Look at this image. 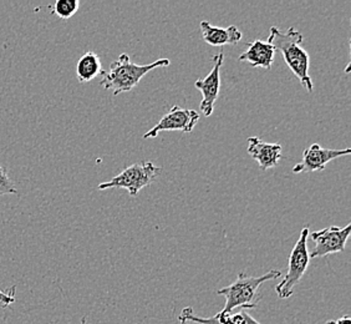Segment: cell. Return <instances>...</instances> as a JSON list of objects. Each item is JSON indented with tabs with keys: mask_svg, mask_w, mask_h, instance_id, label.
Masks as SVG:
<instances>
[{
	"mask_svg": "<svg viewBox=\"0 0 351 324\" xmlns=\"http://www.w3.org/2000/svg\"><path fill=\"white\" fill-rule=\"evenodd\" d=\"M304 36L295 27H289L285 33L277 27H270L268 43L283 55L284 60L291 73L297 76L308 93H313V81L309 75L311 56L302 47Z\"/></svg>",
	"mask_w": 351,
	"mask_h": 324,
	"instance_id": "6da1fadb",
	"label": "cell"
},
{
	"mask_svg": "<svg viewBox=\"0 0 351 324\" xmlns=\"http://www.w3.org/2000/svg\"><path fill=\"white\" fill-rule=\"evenodd\" d=\"M171 61L169 59H158L151 64L146 65H137L134 61L131 60L128 54H121L119 56L117 60L114 61L108 71L104 73V79H102L100 85L105 90L112 91V94H122V93H129L140 84L142 78L149 71L158 68H166L169 67Z\"/></svg>",
	"mask_w": 351,
	"mask_h": 324,
	"instance_id": "7a4b0ae2",
	"label": "cell"
},
{
	"mask_svg": "<svg viewBox=\"0 0 351 324\" xmlns=\"http://www.w3.org/2000/svg\"><path fill=\"white\" fill-rule=\"evenodd\" d=\"M279 277H283V275L278 270H269L261 277H250L247 276L245 272H241L233 284L222 290H217V294L226 297V304L221 313H232L237 308H241L243 311L257 308L262 299V284Z\"/></svg>",
	"mask_w": 351,
	"mask_h": 324,
	"instance_id": "3957f363",
	"label": "cell"
},
{
	"mask_svg": "<svg viewBox=\"0 0 351 324\" xmlns=\"http://www.w3.org/2000/svg\"><path fill=\"white\" fill-rule=\"evenodd\" d=\"M309 233H311L309 229L304 227L300 232L297 243L291 250L288 270L284 275L280 284H277L276 287L278 297L280 299H288L293 296L294 287L302 281V278L304 277L305 272L308 270V266L311 262L309 250H308Z\"/></svg>",
	"mask_w": 351,
	"mask_h": 324,
	"instance_id": "277c9868",
	"label": "cell"
},
{
	"mask_svg": "<svg viewBox=\"0 0 351 324\" xmlns=\"http://www.w3.org/2000/svg\"><path fill=\"white\" fill-rule=\"evenodd\" d=\"M162 172V169L151 161H143L131 165L122 170L119 175L112 177L106 183L97 186V189H125L129 191L130 196H137L142 189L154 183L156 177Z\"/></svg>",
	"mask_w": 351,
	"mask_h": 324,
	"instance_id": "5b68a950",
	"label": "cell"
},
{
	"mask_svg": "<svg viewBox=\"0 0 351 324\" xmlns=\"http://www.w3.org/2000/svg\"><path fill=\"white\" fill-rule=\"evenodd\" d=\"M351 224H346L345 227L330 226L324 230L314 231L309 233L311 240L315 243V247L309 252L311 259L314 258H323L329 255H335L344 252L348 238L350 236Z\"/></svg>",
	"mask_w": 351,
	"mask_h": 324,
	"instance_id": "8992f818",
	"label": "cell"
},
{
	"mask_svg": "<svg viewBox=\"0 0 351 324\" xmlns=\"http://www.w3.org/2000/svg\"><path fill=\"white\" fill-rule=\"evenodd\" d=\"M199 121V114L195 110L183 108L176 105L169 110L166 115L163 116L160 121L156 124L154 128L149 130L143 139H155L161 131H182V132H192Z\"/></svg>",
	"mask_w": 351,
	"mask_h": 324,
	"instance_id": "52a82bcc",
	"label": "cell"
},
{
	"mask_svg": "<svg viewBox=\"0 0 351 324\" xmlns=\"http://www.w3.org/2000/svg\"><path fill=\"white\" fill-rule=\"evenodd\" d=\"M213 68L210 70V74L204 79H198L195 82L197 90L202 94V102L199 104V108L203 115L210 117L215 111V104L218 100L219 91H221V70H222L224 54H219L213 56Z\"/></svg>",
	"mask_w": 351,
	"mask_h": 324,
	"instance_id": "ba28073f",
	"label": "cell"
},
{
	"mask_svg": "<svg viewBox=\"0 0 351 324\" xmlns=\"http://www.w3.org/2000/svg\"><path fill=\"white\" fill-rule=\"evenodd\" d=\"M350 154L351 149L349 148L344 150L324 149L319 143H313L311 148L304 150L302 161L297 163L291 171L294 174L323 171L329 162Z\"/></svg>",
	"mask_w": 351,
	"mask_h": 324,
	"instance_id": "9c48e42d",
	"label": "cell"
},
{
	"mask_svg": "<svg viewBox=\"0 0 351 324\" xmlns=\"http://www.w3.org/2000/svg\"><path fill=\"white\" fill-rule=\"evenodd\" d=\"M178 321L181 324H187L189 322L195 324H261L245 311L227 314L218 312L213 317L201 318L193 313L191 307L183 308Z\"/></svg>",
	"mask_w": 351,
	"mask_h": 324,
	"instance_id": "30bf717a",
	"label": "cell"
},
{
	"mask_svg": "<svg viewBox=\"0 0 351 324\" xmlns=\"http://www.w3.org/2000/svg\"><path fill=\"white\" fill-rule=\"evenodd\" d=\"M282 150L283 148L279 143H268L264 142L259 137H250L248 139V154L258 162L259 167L263 171L273 169L278 165L282 159Z\"/></svg>",
	"mask_w": 351,
	"mask_h": 324,
	"instance_id": "8fae6325",
	"label": "cell"
},
{
	"mask_svg": "<svg viewBox=\"0 0 351 324\" xmlns=\"http://www.w3.org/2000/svg\"><path fill=\"white\" fill-rule=\"evenodd\" d=\"M203 40L212 47H224V45H236L243 38V33L236 27H216L210 21H202L199 24Z\"/></svg>",
	"mask_w": 351,
	"mask_h": 324,
	"instance_id": "7c38bea8",
	"label": "cell"
},
{
	"mask_svg": "<svg viewBox=\"0 0 351 324\" xmlns=\"http://www.w3.org/2000/svg\"><path fill=\"white\" fill-rule=\"evenodd\" d=\"M276 49L268 41L259 39L247 44V50L239 55L238 60L250 62L253 68H263L270 70L276 58Z\"/></svg>",
	"mask_w": 351,
	"mask_h": 324,
	"instance_id": "4fadbf2b",
	"label": "cell"
},
{
	"mask_svg": "<svg viewBox=\"0 0 351 324\" xmlns=\"http://www.w3.org/2000/svg\"><path fill=\"white\" fill-rule=\"evenodd\" d=\"M104 73H105V70L102 68L101 59L94 51L85 53L77 61L76 75H77V80L82 84L90 82Z\"/></svg>",
	"mask_w": 351,
	"mask_h": 324,
	"instance_id": "5bb4252c",
	"label": "cell"
},
{
	"mask_svg": "<svg viewBox=\"0 0 351 324\" xmlns=\"http://www.w3.org/2000/svg\"><path fill=\"white\" fill-rule=\"evenodd\" d=\"M51 12L58 18L62 21H69L73 18L75 14L77 13L80 8V1L79 0H56L53 5H47Z\"/></svg>",
	"mask_w": 351,
	"mask_h": 324,
	"instance_id": "9a60e30c",
	"label": "cell"
},
{
	"mask_svg": "<svg viewBox=\"0 0 351 324\" xmlns=\"http://www.w3.org/2000/svg\"><path fill=\"white\" fill-rule=\"evenodd\" d=\"M16 194H18V189L8 175L7 169L0 165V196L16 195Z\"/></svg>",
	"mask_w": 351,
	"mask_h": 324,
	"instance_id": "2e32d148",
	"label": "cell"
},
{
	"mask_svg": "<svg viewBox=\"0 0 351 324\" xmlns=\"http://www.w3.org/2000/svg\"><path fill=\"white\" fill-rule=\"evenodd\" d=\"M15 292H16V287L13 286L8 292H3L0 290V308H8L9 305L15 302Z\"/></svg>",
	"mask_w": 351,
	"mask_h": 324,
	"instance_id": "e0dca14e",
	"label": "cell"
},
{
	"mask_svg": "<svg viewBox=\"0 0 351 324\" xmlns=\"http://www.w3.org/2000/svg\"><path fill=\"white\" fill-rule=\"evenodd\" d=\"M325 324H351L350 316H344V317L338 318L335 321H328Z\"/></svg>",
	"mask_w": 351,
	"mask_h": 324,
	"instance_id": "ac0fdd59",
	"label": "cell"
},
{
	"mask_svg": "<svg viewBox=\"0 0 351 324\" xmlns=\"http://www.w3.org/2000/svg\"><path fill=\"white\" fill-rule=\"evenodd\" d=\"M82 324H86V317H82Z\"/></svg>",
	"mask_w": 351,
	"mask_h": 324,
	"instance_id": "d6986e66",
	"label": "cell"
}]
</instances>
